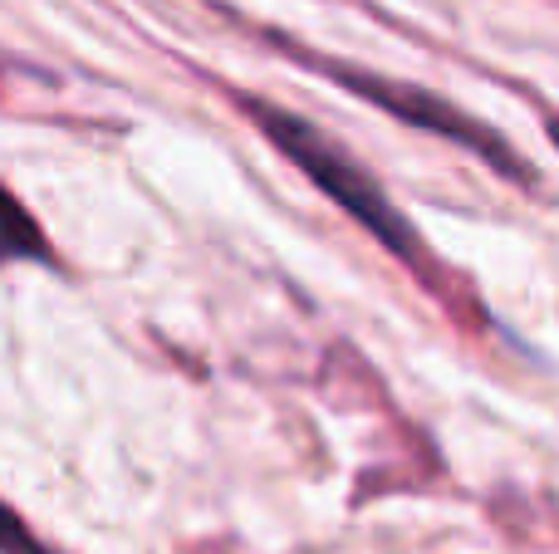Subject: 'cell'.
Instances as JSON below:
<instances>
[{"label": "cell", "instance_id": "cell-4", "mask_svg": "<svg viewBox=\"0 0 559 554\" xmlns=\"http://www.w3.org/2000/svg\"><path fill=\"white\" fill-rule=\"evenodd\" d=\"M0 554H59V550L45 545V540L29 530V520L20 516L15 506L0 501Z\"/></svg>", "mask_w": 559, "mask_h": 554}, {"label": "cell", "instance_id": "cell-1", "mask_svg": "<svg viewBox=\"0 0 559 554\" xmlns=\"http://www.w3.org/2000/svg\"><path fill=\"white\" fill-rule=\"evenodd\" d=\"M236 104H241V113L255 123V133H261L305 182H314L348 221L364 226L388 255L427 270V245H423V236H417V226L397 212L393 196L383 192V182H378L344 143H334V137L319 123H309L305 113H295V108H285V104H271V98H261V94H236Z\"/></svg>", "mask_w": 559, "mask_h": 554}, {"label": "cell", "instance_id": "cell-3", "mask_svg": "<svg viewBox=\"0 0 559 554\" xmlns=\"http://www.w3.org/2000/svg\"><path fill=\"white\" fill-rule=\"evenodd\" d=\"M59 265L55 245H49V236L39 231V221L25 212V202H20L10 186H0V265Z\"/></svg>", "mask_w": 559, "mask_h": 554}, {"label": "cell", "instance_id": "cell-2", "mask_svg": "<svg viewBox=\"0 0 559 554\" xmlns=\"http://www.w3.org/2000/svg\"><path fill=\"white\" fill-rule=\"evenodd\" d=\"M305 64L319 69L324 79H334L344 94H354V98H364V104H373L378 113L397 118V123L417 128V133L447 137V143H456L462 153L481 157V162L491 167L496 177H506V182H515V186H540V172L525 162V153H515L511 137L496 133V128L481 123V118H472L466 108H456L452 98L432 94V88L413 84V79H388V74H373V69L344 64V59H309V55H305Z\"/></svg>", "mask_w": 559, "mask_h": 554}]
</instances>
